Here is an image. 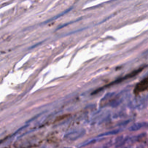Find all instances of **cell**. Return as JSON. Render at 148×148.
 <instances>
[{"mask_svg":"<svg viewBox=\"0 0 148 148\" xmlns=\"http://www.w3.org/2000/svg\"><path fill=\"white\" fill-rule=\"evenodd\" d=\"M72 9H73V7H71V8H69V9H67V10H64V11L62 12H61V13H59V14H57V15L54 16V17H52V18H51V19H49V20H46V21L45 22V23H43V24H46V23H50V22L53 21V20H57V19L59 18V17H62V16H63V15H65V14H67V13L69 12H70L71 10H72Z\"/></svg>","mask_w":148,"mask_h":148,"instance_id":"4","label":"cell"},{"mask_svg":"<svg viewBox=\"0 0 148 148\" xmlns=\"http://www.w3.org/2000/svg\"><path fill=\"white\" fill-rule=\"evenodd\" d=\"M62 148H71V147H62Z\"/></svg>","mask_w":148,"mask_h":148,"instance_id":"7","label":"cell"},{"mask_svg":"<svg viewBox=\"0 0 148 148\" xmlns=\"http://www.w3.org/2000/svg\"><path fill=\"white\" fill-rule=\"evenodd\" d=\"M117 148H131L130 147H125V146H120V147H117Z\"/></svg>","mask_w":148,"mask_h":148,"instance_id":"6","label":"cell"},{"mask_svg":"<svg viewBox=\"0 0 148 148\" xmlns=\"http://www.w3.org/2000/svg\"><path fill=\"white\" fill-rule=\"evenodd\" d=\"M85 132L86 131L84 129H77V130H72V131L66 133L64 135V139L68 141H75V140H77L81 137H84Z\"/></svg>","mask_w":148,"mask_h":148,"instance_id":"1","label":"cell"},{"mask_svg":"<svg viewBox=\"0 0 148 148\" xmlns=\"http://www.w3.org/2000/svg\"><path fill=\"white\" fill-rule=\"evenodd\" d=\"M148 88V77H146L145 79H143L142 82H140V83L137 84V86H136L135 90H134V92L136 93L137 92H143V91L145 90Z\"/></svg>","mask_w":148,"mask_h":148,"instance_id":"2","label":"cell"},{"mask_svg":"<svg viewBox=\"0 0 148 148\" xmlns=\"http://www.w3.org/2000/svg\"><path fill=\"white\" fill-rule=\"evenodd\" d=\"M122 130L121 129H118V130H111V131L103 133V134H100L99 136H98V138H104L105 137H107V136H111V135H114V134H116L118 133H119Z\"/></svg>","mask_w":148,"mask_h":148,"instance_id":"5","label":"cell"},{"mask_svg":"<svg viewBox=\"0 0 148 148\" xmlns=\"http://www.w3.org/2000/svg\"><path fill=\"white\" fill-rule=\"evenodd\" d=\"M146 126H147V123L145 122L134 123V124H132V125L129 128V130H130V132H137L138 131V130H140L141 129L144 128Z\"/></svg>","mask_w":148,"mask_h":148,"instance_id":"3","label":"cell"}]
</instances>
